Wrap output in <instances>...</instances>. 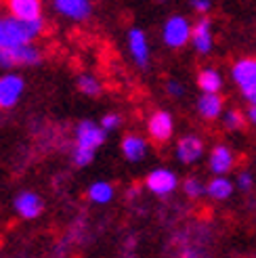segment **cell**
Listing matches in <instances>:
<instances>
[{
  "label": "cell",
  "mask_w": 256,
  "mask_h": 258,
  "mask_svg": "<svg viewBox=\"0 0 256 258\" xmlns=\"http://www.w3.org/2000/svg\"><path fill=\"white\" fill-rule=\"evenodd\" d=\"M15 210L23 218H36L42 212V200L34 191H21L15 198Z\"/></svg>",
  "instance_id": "16"
},
{
  "label": "cell",
  "mask_w": 256,
  "mask_h": 258,
  "mask_svg": "<svg viewBox=\"0 0 256 258\" xmlns=\"http://www.w3.org/2000/svg\"><path fill=\"white\" fill-rule=\"evenodd\" d=\"M246 120H248L252 126H256V105H250V107H248V111H246Z\"/></svg>",
  "instance_id": "30"
},
{
  "label": "cell",
  "mask_w": 256,
  "mask_h": 258,
  "mask_svg": "<svg viewBox=\"0 0 256 258\" xmlns=\"http://www.w3.org/2000/svg\"><path fill=\"white\" fill-rule=\"evenodd\" d=\"M120 124H122V118H120V113H105L103 118H101V122H99V126L103 128L105 133H109V131H116V128H120Z\"/></svg>",
  "instance_id": "24"
},
{
  "label": "cell",
  "mask_w": 256,
  "mask_h": 258,
  "mask_svg": "<svg viewBox=\"0 0 256 258\" xmlns=\"http://www.w3.org/2000/svg\"><path fill=\"white\" fill-rule=\"evenodd\" d=\"M23 78L17 74H7L0 78V107H13L23 95Z\"/></svg>",
  "instance_id": "11"
},
{
  "label": "cell",
  "mask_w": 256,
  "mask_h": 258,
  "mask_svg": "<svg viewBox=\"0 0 256 258\" xmlns=\"http://www.w3.org/2000/svg\"><path fill=\"white\" fill-rule=\"evenodd\" d=\"M250 258H256V256H250Z\"/></svg>",
  "instance_id": "31"
},
{
  "label": "cell",
  "mask_w": 256,
  "mask_h": 258,
  "mask_svg": "<svg viewBox=\"0 0 256 258\" xmlns=\"http://www.w3.org/2000/svg\"><path fill=\"white\" fill-rule=\"evenodd\" d=\"M204 156V141L196 135L181 137L176 143V158L181 164H194Z\"/></svg>",
  "instance_id": "12"
},
{
  "label": "cell",
  "mask_w": 256,
  "mask_h": 258,
  "mask_svg": "<svg viewBox=\"0 0 256 258\" xmlns=\"http://www.w3.org/2000/svg\"><path fill=\"white\" fill-rule=\"evenodd\" d=\"M244 122H246V115L239 109H227L223 113V124H225L227 131H241V128H244Z\"/></svg>",
  "instance_id": "23"
},
{
  "label": "cell",
  "mask_w": 256,
  "mask_h": 258,
  "mask_svg": "<svg viewBox=\"0 0 256 258\" xmlns=\"http://www.w3.org/2000/svg\"><path fill=\"white\" fill-rule=\"evenodd\" d=\"M191 46H194L200 55H208L214 46V32H212V21L208 17H200L194 23L191 30Z\"/></svg>",
  "instance_id": "9"
},
{
  "label": "cell",
  "mask_w": 256,
  "mask_h": 258,
  "mask_svg": "<svg viewBox=\"0 0 256 258\" xmlns=\"http://www.w3.org/2000/svg\"><path fill=\"white\" fill-rule=\"evenodd\" d=\"M147 133L153 141H158V143H166V141H170L172 133H174V118L170 111L166 109H158L149 115L147 120Z\"/></svg>",
  "instance_id": "5"
},
{
  "label": "cell",
  "mask_w": 256,
  "mask_h": 258,
  "mask_svg": "<svg viewBox=\"0 0 256 258\" xmlns=\"http://www.w3.org/2000/svg\"><path fill=\"white\" fill-rule=\"evenodd\" d=\"M166 90H168V95H172V97H181L185 88H183V84H181V82L170 80L168 84H166Z\"/></svg>",
  "instance_id": "28"
},
{
  "label": "cell",
  "mask_w": 256,
  "mask_h": 258,
  "mask_svg": "<svg viewBox=\"0 0 256 258\" xmlns=\"http://www.w3.org/2000/svg\"><path fill=\"white\" fill-rule=\"evenodd\" d=\"M113 196H116V191H113V185L107 183V180H95V183L88 187V200H91L93 204H109L113 200Z\"/></svg>",
  "instance_id": "20"
},
{
  "label": "cell",
  "mask_w": 256,
  "mask_h": 258,
  "mask_svg": "<svg viewBox=\"0 0 256 258\" xmlns=\"http://www.w3.org/2000/svg\"><path fill=\"white\" fill-rule=\"evenodd\" d=\"M235 185H237L241 191H250V189L254 187V176H252V172H248V170L239 172V174H237V180H235Z\"/></svg>",
  "instance_id": "25"
},
{
  "label": "cell",
  "mask_w": 256,
  "mask_h": 258,
  "mask_svg": "<svg viewBox=\"0 0 256 258\" xmlns=\"http://www.w3.org/2000/svg\"><path fill=\"white\" fill-rule=\"evenodd\" d=\"M78 90L82 95H88V97H97L99 93H101V82L95 78V76H91V74H82V76H78Z\"/></svg>",
  "instance_id": "21"
},
{
  "label": "cell",
  "mask_w": 256,
  "mask_h": 258,
  "mask_svg": "<svg viewBox=\"0 0 256 258\" xmlns=\"http://www.w3.org/2000/svg\"><path fill=\"white\" fill-rule=\"evenodd\" d=\"M231 78L235 86L244 93L252 84H256V57H241L233 63L231 68Z\"/></svg>",
  "instance_id": "10"
},
{
  "label": "cell",
  "mask_w": 256,
  "mask_h": 258,
  "mask_svg": "<svg viewBox=\"0 0 256 258\" xmlns=\"http://www.w3.org/2000/svg\"><path fill=\"white\" fill-rule=\"evenodd\" d=\"M178 258H206V252L198 246H185L178 254Z\"/></svg>",
  "instance_id": "26"
},
{
  "label": "cell",
  "mask_w": 256,
  "mask_h": 258,
  "mask_svg": "<svg viewBox=\"0 0 256 258\" xmlns=\"http://www.w3.org/2000/svg\"><path fill=\"white\" fill-rule=\"evenodd\" d=\"M191 7H194L198 13H202V15H206V13L212 9V3L210 0H191Z\"/></svg>",
  "instance_id": "27"
},
{
  "label": "cell",
  "mask_w": 256,
  "mask_h": 258,
  "mask_svg": "<svg viewBox=\"0 0 256 258\" xmlns=\"http://www.w3.org/2000/svg\"><path fill=\"white\" fill-rule=\"evenodd\" d=\"M11 17H15L17 21L32 23L42 19V7L38 0H11Z\"/></svg>",
  "instance_id": "13"
},
{
  "label": "cell",
  "mask_w": 256,
  "mask_h": 258,
  "mask_svg": "<svg viewBox=\"0 0 256 258\" xmlns=\"http://www.w3.org/2000/svg\"><path fill=\"white\" fill-rule=\"evenodd\" d=\"M120 149H122V156L128 162H141V160H145L147 151H149V145L141 135H126L122 139Z\"/></svg>",
  "instance_id": "15"
},
{
  "label": "cell",
  "mask_w": 256,
  "mask_h": 258,
  "mask_svg": "<svg viewBox=\"0 0 256 258\" xmlns=\"http://www.w3.org/2000/svg\"><path fill=\"white\" fill-rule=\"evenodd\" d=\"M145 185L153 196H170V193L178 187V176L170 168H153L145 176Z\"/></svg>",
  "instance_id": "4"
},
{
  "label": "cell",
  "mask_w": 256,
  "mask_h": 258,
  "mask_svg": "<svg viewBox=\"0 0 256 258\" xmlns=\"http://www.w3.org/2000/svg\"><path fill=\"white\" fill-rule=\"evenodd\" d=\"M235 183L229 176H212L206 185V196H210L216 202H225L233 196Z\"/></svg>",
  "instance_id": "19"
},
{
  "label": "cell",
  "mask_w": 256,
  "mask_h": 258,
  "mask_svg": "<svg viewBox=\"0 0 256 258\" xmlns=\"http://www.w3.org/2000/svg\"><path fill=\"white\" fill-rule=\"evenodd\" d=\"M225 101L221 95H200L198 99V113L204 120H216L223 115Z\"/></svg>",
  "instance_id": "17"
},
{
  "label": "cell",
  "mask_w": 256,
  "mask_h": 258,
  "mask_svg": "<svg viewBox=\"0 0 256 258\" xmlns=\"http://www.w3.org/2000/svg\"><path fill=\"white\" fill-rule=\"evenodd\" d=\"M198 86L202 95H219L223 88V76L214 68H204L198 74Z\"/></svg>",
  "instance_id": "18"
},
{
  "label": "cell",
  "mask_w": 256,
  "mask_h": 258,
  "mask_svg": "<svg viewBox=\"0 0 256 258\" xmlns=\"http://www.w3.org/2000/svg\"><path fill=\"white\" fill-rule=\"evenodd\" d=\"M241 95H244V99L250 103V105H256V84H252V86H250L248 90H244Z\"/></svg>",
  "instance_id": "29"
},
{
  "label": "cell",
  "mask_w": 256,
  "mask_h": 258,
  "mask_svg": "<svg viewBox=\"0 0 256 258\" xmlns=\"http://www.w3.org/2000/svg\"><path fill=\"white\" fill-rule=\"evenodd\" d=\"M42 32V19L23 23L15 17H0V50L32 44Z\"/></svg>",
  "instance_id": "1"
},
{
  "label": "cell",
  "mask_w": 256,
  "mask_h": 258,
  "mask_svg": "<svg viewBox=\"0 0 256 258\" xmlns=\"http://www.w3.org/2000/svg\"><path fill=\"white\" fill-rule=\"evenodd\" d=\"M40 61V53L32 44L0 50V68H15V66H34Z\"/></svg>",
  "instance_id": "7"
},
{
  "label": "cell",
  "mask_w": 256,
  "mask_h": 258,
  "mask_svg": "<svg viewBox=\"0 0 256 258\" xmlns=\"http://www.w3.org/2000/svg\"><path fill=\"white\" fill-rule=\"evenodd\" d=\"M235 166V153L227 145H214L208 156V168L214 176H227Z\"/></svg>",
  "instance_id": "8"
},
{
  "label": "cell",
  "mask_w": 256,
  "mask_h": 258,
  "mask_svg": "<svg viewBox=\"0 0 256 258\" xmlns=\"http://www.w3.org/2000/svg\"><path fill=\"white\" fill-rule=\"evenodd\" d=\"M105 137H107V133L97 122L84 120L78 124V128H76V149L95 153L101 145H103Z\"/></svg>",
  "instance_id": "3"
},
{
  "label": "cell",
  "mask_w": 256,
  "mask_h": 258,
  "mask_svg": "<svg viewBox=\"0 0 256 258\" xmlns=\"http://www.w3.org/2000/svg\"><path fill=\"white\" fill-rule=\"evenodd\" d=\"M53 7L63 17L74 21H84L93 13V5L88 0H55Z\"/></svg>",
  "instance_id": "14"
},
{
  "label": "cell",
  "mask_w": 256,
  "mask_h": 258,
  "mask_svg": "<svg viewBox=\"0 0 256 258\" xmlns=\"http://www.w3.org/2000/svg\"><path fill=\"white\" fill-rule=\"evenodd\" d=\"M191 23L185 15H170L162 25V40L170 48H183L187 42H191Z\"/></svg>",
  "instance_id": "2"
},
{
  "label": "cell",
  "mask_w": 256,
  "mask_h": 258,
  "mask_svg": "<svg viewBox=\"0 0 256 258\" xmlns=\"http://www.w3.org/2000/svg\"><path fill=\"white\" fill-rule=\"evenodd\" d=\"M183 191H185L187 198L198 200L202 196H206V183H202L198 176H189L183 180Z\"/></svg>",
  "instance_id": "22"
},
{
  "label": "cell",
  "mask_w": 256,
  "mask_h": 258,
  "mask_svg": "<svg viewBox=\"0 0 256 258\" xmlns=\"http://www.w3.org/2000/svg\"><path fill=\"white\" fill-rule=\"evenodd\" d=\"M126 42H128V50H131L135 63L141 70H145L151 61V48H149L147 34L141 28H131L126 36Z\"/></svg>",
  "instance_id": "6"
}]
</instances>
